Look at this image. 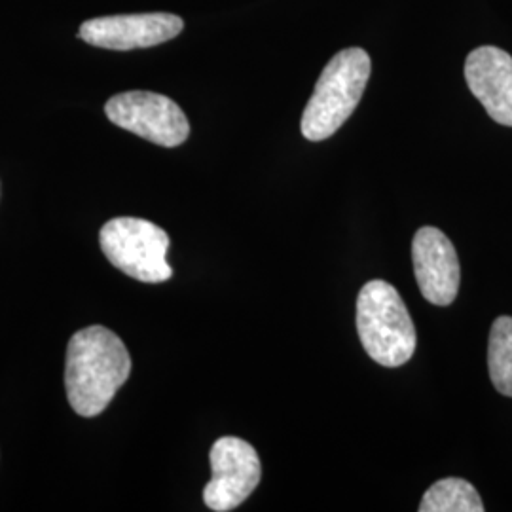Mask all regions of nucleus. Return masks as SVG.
I'll list each match as a JSON object with an SVG mask.
<instances>
[{"label": "nucleus", "mask_w": 512, "mask_h": 512, "mask_svg": "<svg viewBox=\"0 0 512 512\" xmlns=\"http://www.w3.org/2000/svg\"><path fill=\"white\" fill-rule=\"evenodd\" d=\"M131 374L124 342L101 325L78 330L69 342L65 389L69 404L82 418H95L109 406Z\"/></svg>", "instance_id": "nucleus-1"}, {"label": "nucleus", "mask_w": 512, "mask_h": 512, "mask_svg": "<svg viewBox=\"0 0 512 512\" xmlns=\"http://www.w3.org/2000/svg\"><path fill=\"white\" fill-rule=\"evenodd\" d=\"M370 69L363 48H348L330 59L302 114L300 129L308 141H325L346 124L365 93Z\"/></svg>", "instance_id": "nucleus-2"}, {"label": "nucleus", "mask_w": 512, "mask_h": 512, "mask_svg": "<svg viewBox=\"0 0 512 512\" xmlns=\"http://www.w3.org/2000/svg\"><path fill=\"white\" fill-rule=\"evenodd\" d=\"M357 332L370 359L387 368L408 363L416 351V327L399 291L370 281L357 298Z\"/></svg>", "instance_id": "nucleus-3"}, {"label": "nucleus", "mask_w": 512, "mask_h": 512, "mask_svg": "<svg viewBox=\"0 0 512 512\" xmlns=\"http://www.w3.org/2000/svg\"><path fill=\"white\" fill-rule=\"evenodd\" d=\"M99 241L110 264L137 281L164 283L173 275L167 262L169 236L150 220L135 217L109 220L101 228Z\"/></svg>", "instance_id": "nucleus-4"}, {"label": "nucleus", "mask_w": 512, "mask_h": 512, "mask_svg": "<svg viewBox=\"0 0 512 512\" xmlns=\"http://www.w3.org/2000/svg\"><path fill=\"white\" fill-rule=\"evenodd\" d=\"M105 112L114 126L128 129L160 147H179L190 135L183 109L160 93H118L107 101Z\"/></svg>", "instance_id": "nucleus-5"}, {"label": "nucleus", "mask_w": 512, "mask_h": 512, "mask_svg": "<svg viewBox=\"0 0 512 512\" xmlns=\"http://www.w3.org/2000/svg\"><path fill=\"white\" fill-rule=\"evenodd\" d=\"M211 480L203 490L205 505L215 512H230L253 494L262 478L255 448L238 437H222L211 448Z\"/></svg>", "instance_id": "nucleus-6"}, {"label": "nucleus", "mask_w": 512, "mask_h": 512, "mask_svg": "<svg viewBox=\"0 0 512 512\" xmlns=\"http://www.w3.org/2000/svg\"><path fill=\"white\" fill-rule=\"evenodd\" d=\"M184 21L175 14H126L88 19L82 23L78 37L90 46L128 52L152 48L169 42L183 33Z\"/></svg>", "instance_id": "nucleus-7"}, {"label": "nucleus", "mask_w": 512, "mask_h": 512, "mask_svg": "<svg viewBox=\"0 0 512 512\" xmlns=\"http://www.w3.org/2000/svg\"><path fill=\"white\" fill-rule=\"evenodd\" d=\"M412 260L423 298L435 306H450L458 296L461 268L448 236L433 226L420 228L412 241Z\"/></svg>", "instance_id": "nucleus-8"}, {"label": "nucleus", "mask_w": 512, "mask_h": 512, "mask_svg": "<svg viewBox=\"0 0 512 512\" xmlns=\"http://www.w3.org/2000/svg\"><path fill=\"white\" fill-rule=\"evenodd\" d=\"M465 80L490 118L512 128V57L501 48L480 46L467 55Z\"/></svg>", "instance_id": "nucleus-9"}, {"label": "nucleus", "mask_w": 512, "mask_h": 512, "mask_svg": "<svg viewBox=\"0 0 512 512\" xmlns=\"http://www.w3.org/2000/svg\"><path fill=\"white\" fill-rule=\"evenodd\" d=\"M420 512H484V505L471 482L442 478L423 495Z\"/></svg>", "instance_id": "nucleus-10"}, {"label": "nucleus", "mask_w": 512, "mask_h": 512, "mask_svg": "<svg viewBox=\"0 0 512 512\" xmlns=\"http://www.w3.org/2000/svg\"><path fill=\"white\" fill-rule=\"evenodd\" d=\"M488 368L495 389L512 397V317H497L490 330Z\"/></svg>", "instance_id": "nucleus-11"}]
</instances>
